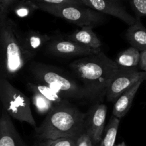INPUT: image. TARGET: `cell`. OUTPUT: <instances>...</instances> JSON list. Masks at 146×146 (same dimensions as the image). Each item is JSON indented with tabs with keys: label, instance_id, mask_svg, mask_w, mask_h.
Segmentation results:
<instances>
[{
	"label": "cell",
	"instance_id": "cell-1",
	"mask_svg": "<svg viewBox=\"0 0 146 146\" xmlns=\"http://www.w3.org/2000/svg\"><path fill=\"white\" fill-rule=\"evenodd\" d=\"M70 69L81 84L98 99L106 94L111 80L119 69L115 61L101 50L70 63Z\"/></svg>",
	"mask_w": 146,
	"mask_h": 146
},
{
	"label": "cell",
	"instance_id": "cell-2",
	"mask_svg": "<svg viewBox=\"0 0 146 146\" xmlns=\"http://www.w3.org/2000/svg\"><path fill=\"white\" fill-rule=\"evenodd\" d=\"M85 117L86 113L72 104L56 107L35 128L36 137L38 141L61 137L78 138L85 132Z\"/></svg>",
	"mask_w": 146,
	"mask_h": 146
},
{
	"label": "cell",
	"instance_id": "cell-3",
	"mask_svg": "<svg viewBox=\"0 0 146 146\" xmlns=\"http://www.w3.org/2000/svg\"><path fill=\"white\" fill-rule=\"evenodd\" d=\"M19 34L11 19L7 17L0 23V78L14 79L29 62L21 46Z\"/></svg>",
	"mask_w": 146,
	"mask_h": 146
},
{
	"label": "cell",
	"instance_id": "cell-4",
	"mask_svg": "<svg viewBox=\"0 0 146 146\" xmlns=\"http://www.w3.org/2000/svg\"><path fill=\"white\" fill-rule=\"evenodd\" d=\"M30 72L34 82L49 86L67 99L95 101L98 97L88 91L82 84L64 72L61 69L41 62L31 63Z\"/></svg>",
	"mask_w": 146,
	"mask_h": 146
},
{
	"label": "cell",
	"instance_id": "cell-5",
	"mask_svg": "<svg viewBox=\"0 0 146 146\" xmlns=\"http://www.w3.org/2000/svg\"><path fill=\"white\" fill-rule=\"evenodd\" d=\"M0 99L3 110L11 117L27 123L36 128V123L31 113L29 99L14 87L7 79L0 78Z\"/></svg>",
	"mask_w": 146,
	"mask_h": 146
},
{
	"label": "cell",
	"instance_id": "cell-6",
	"mask_svg": "<svg viewBox=\"0 0 146 146\" xmlns=\"http://www.w3.org/2000/svg\"><path fill=\"white\" fill-rule=\"evenodd\" d=\"M36 4L39 9L81 27L86 26L94 27V26L103 23L105 20V17L103 13L86 6L74 4Z\"/></svg>",
	"mask_w": 146,
	"mask_h": 146
},
{
	"label": "cell",
	"instance_id": "cell-7",
	"mask_svg": "<svg viewBox=\"0 0 146 146\" xmlns=\"http://www.w3.org/2000/svg\"><path fill=\"white\" fill-rule=\"evenodd\" d=\"M139 67H119L111 80L105 96L110 102H115L120 96L138 82L146 80V72L139 71Z\"/></svg>",
	"mask_w": 146,
	"mask_h": 146
},
{
	"label": "cell",
	"instance_id": "cell-8",
	"mask_svg": "<svg viewBox=\"0 0 146 146\" xmlns=\"http://www.w3.org/2000/svg\"><path fill=\"white\" fill-rule=\"evenodd\" d=\"M46 50L49 54L56 57H72L91 55L100 52L102 50L90 48L63 36L51 39L47 44Z\"/></svg>",
	"mask_w": 146,
	"mask_h": 146
},
{
	"label": "cell",
	"instance_id": "cell-9",
	"mask_svg": "<svg viewBox=\"0 0 146 146\" xmlns=\"http://www.w3.org/2000/svg\"><path fill=\"white\" fill-rule=\"evenodd\" d=\"M106 114V105L100 102L95 103L86 113L85 133L90 136L94 144L99 143L102 140Z\"/></svg>",
	"mask_w": 146,
	"mask_h": 146
},
{
	"label": "cell",
	"instance_id": "cell-10",
	"mask_svg": "<svg viewBox=\"0 0 146 146\" xmlns=\"http://www.w3.org/2000/svg\"><path fill=\"white\" fill-rule=\"evenodd\" d=\"M86 7H90L103 14L113 16L128 26L132 25L136 21V17H133L127 11L122 3L115 0H81Z\"/></svg>",
	"mask_w": 146,
	"mask_h": 146
},
{
	"label": "cell",
	"instance_id": "cell-11",
	"mask_svg": "<svg viewBox=\"0 0 146 146\" xmlns=\"http://www.w3.org/2000/svg\"><path fill=\"white\" fill-rule=\"evenodd\" d=\"M19 37L21 46L29 61L52 39L48 34H42L35 30H28L24 32H20Z\"/></svg>",
	"mask_w": 146,
	"mask_h": 146
},
{
	"label": "cell",
	"instance_id": "cell-12",
	"mask_svg": "<svg viewBox=\"0 0 146 146\" xmlns=\"http://www.w3.org/2000/svg\"><path fill=\"white\" fill-rule=\"evenodd\" d=\"M0 146H29L19 134L11 116L4 110L0 117Z\"/></svg>",
	"mask_w": 146,
	"mask_h": 146
},
{
	"label": "cell",
	"instance_id": "cell-13",
	"mask_svg": "<svg viewBox=\"0 0 146 146\" xmlns=\"http://www.w3.org/2000/svg\"><path fill=\"white\" fill-rule=\"evenodd\" d=\"M125 37L131 47L138 49L141 52L146 50V27L141 23L139 17H136L133 24L128 26Z\"/></svg>",
	"mask_w": 146,
	"mask_h": 146
},
{
	"label": "cell",
	"instance_id": "cell-14",
	"mask_svg": "<svg viewBox=\"0 0 146 146\" xmlns=\"http://www.w3.org/2000/svg\"><path fill=\"white\" fill-rule=\"evenodd\" d=\"M66 38L78 42L92 49H101L102 43L96 34L93 31V27L86 26L76 30L70 34L64 35Z\"/></svg>",
	"mask_w": 146,
	"mask_h": 146
},
{
	"label": "cell",
	"instance_id": "cell-15",
	"mask_svg": "<svg viewBox=\"0 0 146 146\" xmlns=\"http://www.w3.org/2000/svg\"><path fill=\"white\" fill-rule=\"evenodd\" d=\"M143 80L138 82L133 87L123 93L115 101L113 108V115L121 119L128 113L133 104V101L141 86Z\"/></svg>",
	"mask_w": 146,
	"mask_h": 146
},
{
	"label": "cell",
	"instance_id": "cell-16",
	"mask_svg": "<svg viewBox=\"0 0 146 146\" xmlns=\"http://www.w3.org/2000/svg\"><path fill=\"white\" fill-rule=\"evenodd\" d=\"M27 87H32L35 89L41 94H42L46 98L48 99L50 102L54 104L56 107H62V106H67L71 104L70 103L69 100L57 92L56 91L50 87L49 86L41 82H28Z\"/></svg>",
	"mask_w": 146,
	"mask_h": 146
},
{
	"label": "cell",
	"instance_id": "cell-17",
	"mask_svg": "<svg viewBox=\"0 0 146 146\" xmlns=\"http://www.w3.org/2000/svg\"><path fill=\"white\" fill-rule=\"evenodd\" d=\"M141 54L138 49L131 46L118 54L115 62L119 67H138L141 61Z\"/></svg>",
	"mask_w": 146,
	"mask_h": 146
},
{
	"label": "cell",
	"instance_id": "cell-18",
	"mask_svg": "<svg viewBox=\"0 0 146 146\" xmlns=\"http://www.w3.org/2000/svg\"><path fill=\"white\" fill-rule=\"evenodd\" d=\"M27 87L31 92L32 103L38 114L47 115L51 112H52L54 109L56 108L57 107H56L55 104H53L48 99L46 98L39 92L36 90L35 89L32 88V87Z\"/></svg>",
	"mask_w": 146,
	"mask_h": 146
},
{
	"label": "cell",
	"instance_id": "cell-19",
	"mask_svg": "<svg viewBox=\"0 0 146 146\" xmlns=\"http://www.w3.org/2000/svg\"><path fill=\"white\" fill-rule=\"evenodd\" d=\"M120 124V119L113 115L105 129V134L99 146H115V139Z\"/></svg>",
	"mask_w": 146,
	"mask_h": 146
},
{
	"label": "cell",
	"instance_id": "cell-20",
	"mask_svg": "<svg viewBox=\"0 0 146 146\" xmlns=\"http://www.w3.org/2000/svg\"><path fill=\"white\" fill-rule=\"evenodd\" d=\"M38 9V5L31 0H21L14 5V12L17 17L26 18Z\"/></svg>",
	"mask_w": 146,
	"mask_h": 146
},
{
	"label": "cell",
	"instance_id": "cell-21",
	"mask_svg": "<svg viewBox=\"0 0 146 146\" xmlns=\"http://www.w3.org/2000/svg\"><path fill=\"white\" fill-rule=\"evenodd\" d=\"M76 137H61L38 141L36 146H77Z\"/></svg>",
	"mask_w": 146,
	"mask_h": 146
},
{
	"label": "cell",
	"instance_id": "cell-22",
	"mask_svg": "<svg viewBox=\"0 0 146 146\" xmlns=\"http://www.w3.org/2000/svg\"><path fill=\"white\" fill-rule=\"evenodd\" d=\"M136 17H146V0H128Z\"/></svg>",
	"mask_w": 146,
	"mask_h": 146
},
{
	"label": "cell",
	"instance_id": "cell-23",
	"mask_svg": "<svg viewBox=\"0 0 146 146\" xmlns=\"http://www.w3.org/2000/svg\"><path fill=\"white\" fill-rule=\"evenodd\" d=\"M36 4H50V5H61V4H74L85 6L81 0H31Z\"/></svg>",
	"mask_w": 146,
	"mask_h": 146
},
{
	"label": "cell",
	"instance_id": "cell-24",
	"mask_svg": "<svg viewBox=\"0 0 146 146\" xmlns=\"http://www.w3.org/2000/svg\"><path fill=\"white\" fill-rule=\"evenodd\" d=\"M16 0H0V23L7 18V14L11 6Z\"/></svg>",
	"mask_w": 146,
	"mask_h": 146
},
{
	"label": "cell",
	"instance_id": "cell-25",
	"mask_svg": "<svg viewBox=\"0 0 146 146\" xmlns=\"http://www.w3.org/2000/svg\"><path fill=\"white\" fill-rule=\"evenodd\" d=\"M77 146H94V143L86 133H83L77 140Z\"/></svg>",
	"mask_w": 146,
	"mask_h": 146
},
{
	"label": "cell",
	"instance_id": "cell-26",
	"mask_svg": "<svg viewBox=\"0 0 146 146\" xmlns=\"http://www.w3.org/2000/svg\"><path fill=\"white\" fill-rule=\"evenodd\" d=\"M139 69L142 71L146 72V50L141 52V61L139 64Z\"/></svg>",
	"mask_w": 146,
	"mask_h": 146
},
{
	"label": "cell",
	"instance_id": "cell-27",
	"mask_svg": "<svg viewBox=\"0 0 146 146\" xmlns=\"http://www.w3.org/2000/svg\"><path fill=\"white\" fill-rule=\"evenodd\" d=\"M115 146H126V145H125V143H124V142H123V143H121V144H118Z\"/></svg>",
	"mask_w": 146,
	"mask_h": 146
},
{
	"label": "cell",
	"instance_id": "cell-28",
	"mask_svg": "<svg viewBox=\"0 0 146 146\" xmlns=\"http://www.w3.org/2000/svg\"><path fill=\"white\" fill-rule=\"evenodd\" d=\"M115 1H120V2H121V1H122V0H115Z\"/></svg>",
	"mask_w": 146,
	"mask_h": 146
},
{
	"label": "cell",
	"instance_id": "cell-29",
	"mask_svg": "<svg viewBox=\"0 0 146 146\" xmlns=\"http://www.w3.org/2000/svg\"></svg>",
	"mask_w": 146,
	"mask_h": 146
}]
</instances>
